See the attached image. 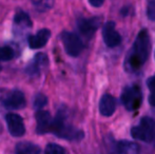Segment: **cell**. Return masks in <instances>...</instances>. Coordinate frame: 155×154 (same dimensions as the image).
<instances>
[{"instance_id": "22", "label": "cell", "mask_w": 155, "mask_h": 154, "mask_svg": "<svg viewBox=\"0 0 155 154\" xmlns=\"http://www.w3.org/2000/svg\"><path fill=\"white\" fill-rule=\"evenodd\" d=\"M147 16L151 21H155V0H149L148 1Z\"/></svg>"}, {"instance_id": "14", "label": "cell", "mask_w": 155, "mask_h": 154, "mask_svg": "<svg viewBox=\"0 0 155 154\" xmlns=\"http://www.w3.org/2000/svg\"><path fill=\"white\" fill-rule=\"evenodd\" d=\"M116 154H140V147L136 143L129 140H120L114 144V149Z\"/></svg>"}, {"instance_id": "7", "label": "cell", "mask_w": 155, "mask_h": 154, "mask_svg": "<svg viewBox=\"0 0 155 154\" xmlns=\"http://www.w3.org/2000/svg\"><path fill=\"white\" fill-rule=\"evenodd\" d=\"M102 39L107 47L115 48L121 42V36L115 29L114 21H108L102 28Z\"/></svg>"}, {"instance_id": "12", "label": "cell", "mask_w": 155, "mask_h": 154, "mask_svg": "<svg viewBox=\"0 0 155 154\" xmlns=\"http://www.w3.org/2000/svg\"><path fill=\"white\" fill-rule=\"evenodd\" d=\"M117 107L116 99L110 94H104L101 96L99 101V112L102 116H112Z\"/></svg>"}, {"instance_id": "10", "label": "cell", "mask_w": 155, "mask_h": 154, "mask_svg": "<svg viewBox=\"0 0 155 154\" xmlns=\"http://www.w3.org/2000/svg\"><path fill=\"white\" fill-rule=\"evenodd\" d=\"M25 97L21 91L14 90L4 98L3 106L8 110H19L25 107Z\"/></svg>"}, {"instance_id": "2", "label": "cell", "mask_w": 155, "mask_h": 154, "mask_svg": "<svg viewBox=\"0 0 155 154\" xmlns=\"http://www.w3.org/2000/svg\"><path fill=\"white\" fill-rule=\"evenodd\" d=\"M50 133H53L58 137L68 140H79L84 137V132L67 123L65 110L61 109L58 110L56 116L53 118Z\"/></svg>"}, {"instance_id": "11", "label": "cell", "mask_w": 155, "mask_h": 154, "mask_svg": "<svg viewBox=\"0 0 155 154\" xmlns=\"http://www.w3.org/2000/svg\"><path fill=\"white\" fill-rule=\"evenodd\" d=\"M52 118L51 114L48 111H42V110H38L36 113V132L37 134H45L50 133L51 131V126H52Z\"/></svg>"}, {"instance_id": "15", "label": "cell", "mask_w": 155, "mask_h": 154, "mask_svg": "<svg viewBox=\"0 0 155 154\" xmlns=\"http://www.w3.org/2000/svg\"><path fill=\"white\" fill-rule=\"evenodd\" d=\"M40 147L31 142H20L15 147V154H40Z\"/></svg>"}, {"instance_id": "18", "label": "cell", "mask_w": 155, "mask_h": 154, "mask_svg": "<svg viewBox=\"0 0 155 154\" xmlns=\"http://www.w3.org/2000/svg\"><path fill=\"white\" fill-rule=\"evenodd\" d=\"M48 103V97L43 94H37L35 95L34 99H33V107L36 110H41L43 107H45Z\"/></svg>"}, {"instance_id": "21", "label": "cell", "mask_w": 155, "mask_h": 154, "mask_svg": "<svg viewBox=\"0 0 155 154\" xmlns=\"http://www.w3.org/2000/svg\"><path fill=\"white\" fill-rule=\"evenodd\" d=\"M147 84L150 90V96H149V103L151 106L155 107V75L150 77L147 81Z\"/></svg>"}, {"instance_id": "19", "label": "cell", "mask_w": 155, "mask_h": 154, "mask_svg": "<svg viewBox=\"0 0 155 154\" xmlns=\"http://www.w3.org/2000/svg\"><path fill=\"white\" fill-rule=\"evenodd\" d=\"M45 154H65V150L60 145L51 143V144H48L45 147Z\"/></svg>"}, {"instance_id": "17", "label": "cell", "mask_w": 155, "mask_h": 154, "mask_svg": "<svg viewBox=\"0 0 155 154\" xmlns=\"http://www.w3.org/2000/svg\"><path fill=\"white\" fill-rule=\"evenodd\" d=\"M15 56V52L13 48L8 45H3L0 47V61H8L13 59Z\"/></svg>"}, {"instance_id": "23", "label": "cell", "mask_w": 155, "mask_h": 154, "mask_svg": "<svg viewBox=\"0 0 155 154\" xmlns=\"http://www.w3.org/2000/svg\"><path fill=\"white\" fill-rule=\"evenodd\" d=\"M104 0H89V3L91 4L94 8H99L104 4Z\"/></svg>"}, {"instance_id": "16", "label": "cell", "mask_w": 155, "mask_h": 154, "mask_svg": "<svg viewBox=\"0 0 155 154\" xmlns=\"http://www.w3.org/2000/svg\"><path fill=\"white\" fill-rule=\"evenodd\" d=\"M14 23L18 28H23V29H30L33 25L30 16L22 11H19L16 13L14 17Z\"/></svg>"}, {"instance_id": "24", "label": "cell", "mask_w": 155, "mask_h": 154, "mask_svg": "<svg viewBox=\"0 0 155 154\" xmlns=\"http://www.w3.org/2000/svg\"><path fill=\"white\" fill-rule=\"evenodd\" d=\"M0 69H1V68H0Z\"/></svg>"}, {"instance_id": "20", "label": "cell", "mask_w": 155, "mask_h": 154, "mask_svg": "<svg viewBox=\"0 0 155 154\" xmlns=\"http://www.w3.org/2000/svg\"><path fill=\"white\" fill-rule=\"evenodd\" d=\"M32 2L38 11H47L53 5L54 0H32Z\"/></svg>"}, {"instance_id": "5", "label": "cell", "mask_w": 155, "mask_h": 154, "mask_svg": "<svg viewBox=\"0 0 155 154\" xmlns=\"http://www.w3.org/2000/svg\"><path fill=\"white\" fill-rule=\"evenodd\" d=\"M60 38H61L63 47L68 55L72 57H77L78 55H80L84 48V44L79 36L76 35L75 33L65 31L61 33Z\"/></svg>"}, {"instance_id": "13", "label": "cell", "mask_w": 155, "mask_h": 154, "mask_svg": "<svg viewBox=\"0 0 155 154\" xmlns=\"http://www.w3.org/2000/svg\"><path fill=\"white\" fill-rule=\"evenodd\" d=\"M50 37H51V31L48 29H41L35 35L29 37V47L33 50L40 49L47 44Z\"/></svg>"}, {"instance_id": "8", "label": "cell", "mask_w": 155, "mask_h": 154, "mask_svg": "<svg viewBox=\"0 0 155 154\" xmlns=\"http://www.w3.org/2000/svg\"><path fill=\"white\" fill-rule=\"evenodd\" d=\"M48 64H49L48 56L45 53H38L35 55L32 61L27 66L25 72L29 76L36 77L41 74V72L47 68Z\"/></svg>"}, {"instance_id": "6", "label": "cell", "mask_w": 155, "mask_h": 154, "mask_svg": "<svg viewBox=\"0 0 155 154\" xmlns=\"http://www.w3.org/2000/svg\"><path fill=\"white\" fill-rule=\"evenodd\" d=\"M5 121L8 125V132L14 137H21L25 133V127L23 119L16 113H8L5 116Z\"/></svg>"}, {"instance_id": "3", "label": "cell", "mask_w": 155, "mask_h": 154, "mask_svg": "<svg viewBox=\"0 0 155 154\" xmlns=\"http://www.w3.org/2000/svg\"><path fill=\"white\" fill-rule=\"evenodd\" d=\"M120 101L128 111L132 112L137 110L143 101V92L140 87L137 84L126 87L120 95Z\"/></svg>"}, {"instance_id": "1", "label": "cell", "mask_w": 155, "mask_h": 154, "mask_svg": "<svg viewBox=\"0 0 155 154\" xmlns=\"http://www.w3.org/2000/svg\"><path fill=\"white\" fill-rule=\"evenodd\" d=\"M150 48H151V41H150L149 32L143 29L137 34L133 47L127 55L124 67L128 72H135L145 64L149 57Z\"/></svg>"}, {"instance_id": "9", "label": "cell", "mask_w": 155, "mask_h": 154, "mask_svg": "<svg viewBox=\"0 0 155 154\" xmlns=\"http://www.w3.org/2000/svg\"><path fill=\"white\" fill-rule=\"evenodd\" d=\"M100 25L99 17L92 18H79L77 19V28L81 35L87 38H91Z\"/></svg>"}, {"instance_id": "4", "label": "cell", "mask_w": 155, "mask_h": 154, "mask_svg": "<svg viewBox=\"0 0 155 154\" xmlns=\"http://www.w3.org/2000/svg\"><path fill=\"white\" fill-rule=\"evenodd\" d=\"M131 135L135 139L141 142L150 143L154 139L155 135V123L150 117H143L138 125L131 129Z\"/></svg>"}]
</instances>
